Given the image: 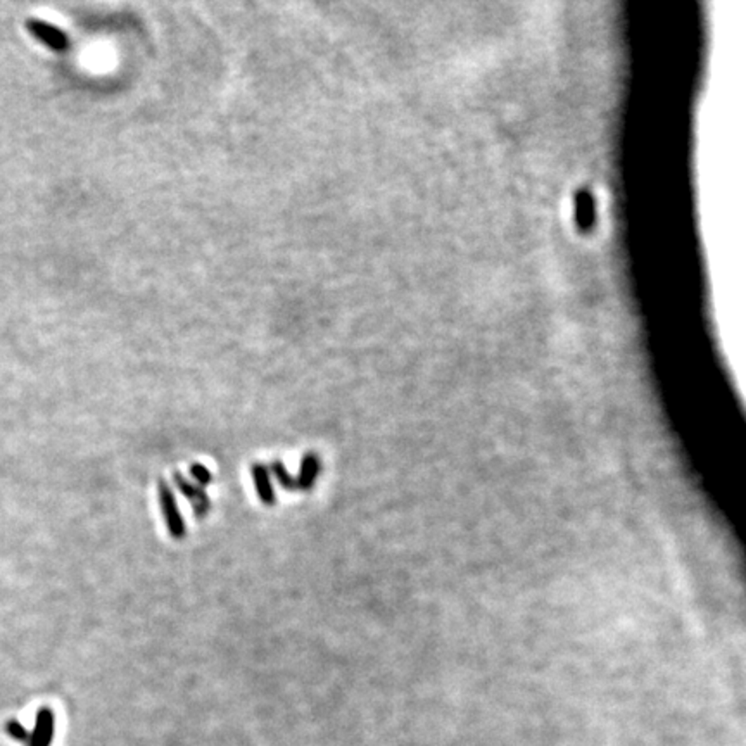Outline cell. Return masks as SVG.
I'll return each mask as SVG.
<instances>
[{
  "label": "cell",
  "mask_w": 746,
  "mask_h": 746,
  "mask_svg": "<svg viewBox=\"0 0 746 746\" xmlns=\"http://www.w3.org/2000/svg\"><path fill=\"white\" fill-rule=\"evenodd\" d=\"M190 475L196 480L197 486L203 487V489L213 482V473H211V470H207V466H204L203 463H192V465H190Z\"/></svg>",
  "instance_id": "8"
},
{
  "label": "cell",
  "mask_w": 746,
  "mask_h": 746,
  "mask_svg": "<svg viewBox=\"0 0 746 746\" xmlns=\"http://www.w3.org/2000/svg\"><path fill=\"white\" fill-rule=\"evenodd\" d=\"M157 493H159L161 512H163L168 532H170V536L173 537V539H183L185 534H187V527H185V520L183 517H181L180 508H178L177 497H174L173 490H171L170 484L164 482V480H159Z\"/></svg>",
  "instance_id": "1"
},
{
  "label": "cell",
  "mask_w": 746,
  "mask_h": 746,
  "mask_svg": "<svg viewBox=\"0 0 746 746\" xmlns=\"http://www.w3.org/2000/svg\"><path fill=\"white\" fill-rule=\"evenodd\" d=\"M173 482L177 484L180 493L187 497V501L190 503V506H192V510H194V515H196L197 519H204V517L210 513L211 501H210V496L204 493L203 487H199L197 484L187 480L180 472L173 473Z\"/></svg>",
  "instance_id": "2"
},
{
  "label": "cell",
  "mask_w": 746,
  "mask_h": 746,
  "mask_svg": "<svg viewBox=\"0 0 746 746\" xmlns=\"http://www.w3.org/2000/svg\"><path fill=\"white\" fill-rule=\"evenodd\" d=\"M251 473H253L254 487H256V493L260 496L261 503L267 506L277 505V494H275L273 486H271L270 479V470L263 463H254L251 466Z\"/></svg>",
  "instance_id": "4"
},
{
  "label": "cell",
  "mask_w": 746,
  "mask_h": 746,
  "mask_svg": "<svg viewBox=\"0 0 746 746\" xmlns=\"http://www.w3.org/2000/svg\"><path fill=\"white\" fill-rule=\"evenodd\" d=\"M5 729H8V734L11 736V738L18 739V741H25L28 743L30 739V732L26 731L25 727H23L21 724H19L18 721H11L8 722V725H5Z\"/></svg>",
  "instance_id": "9"
},
{
  "label": "cell",
  "mask_w": 746,
  "mask_h": 746,
  "mask_svg": "<svg viewBox=\"0 0 746 746\" xmlns=\"http://www.w3.org/2000/svg\"><path fill=\"white\" fill-rule=\"evenodd\" d=\"M320 468H321L320 456L313 451L306 453L301 460L299 475L295 477V479H297V489H301V490L313 489L315 484H317L318 475H320Z\"/></svg>",
  "instance_id": "5"
},
{
  "label": "cell",
  "mask_w": 746,
  "mask_h": 746,
  "mask_svg": "<svg viewBox=\"0 0 746 746\" xmlns=\"http://www.w3.org/2000/svg\"><path fill=\"white\" fill-rule=\"evenodd\" d=\"M54 714L50 708H42L36 715L35 731L30 734L28 746H50L54 738Z\"/></svg>",
  "instance_id": "6"
},
{
  "label": "cell",
  "mask_w": 746,
  "mask_h": 746,
  "mask_svg": "<svg viewBox=\"0 0 746 746\" xmlns=\"http://www.w3.org/2000/svg\"><path fill=\"white\" fill-rule=\"evenodd\" d=\"M271 473L275 475V479H277V482L280 484L282 489L285 490H297V479H295L294 475H292L291 472L287 470V466L284 465V462H280V460H273L270 465Z\"/></svg>",
  "instance_id": "7"
},
{
  "label": "cell",
  "mask_w": 746,
  "mask_h": 746,
  "mask_svg": "<svg viewBox=\"0 0 746 746\" xmlns=\"http://www.w3.org/2000/svg\"><path fill=\"white\" fill-rule=\"evenodd\" d=\"M26 28H28V32L32 33L35 38H38L43 45L56 50V52H63V50L68 49L69 42L66 33L60 28H57V26L50 25V23L40 21V19H30V21L26 23Z\"/></svg>",
  "instance_id": "3"
}]
</instances>
